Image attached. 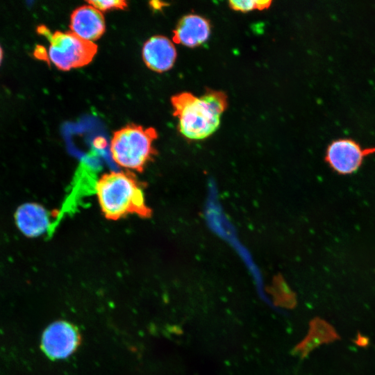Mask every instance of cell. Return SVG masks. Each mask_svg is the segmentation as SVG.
Here are the masks:
<instances>
[{
  "label": "cell",
  "instance_id": "obj_3",
  "mask_svg": "<svg viewBox=\"0 0 375 375\" xmlns=\"http://www.w3.org/2000/svg\"><path fill=\"white\" fill-rule=\"evenodd\" d=\"M154 128L130 124L114 132L110 151L115 162L129 172H142L156 155Z\"/></svg>",
  "mask_w": 375,
  "mask_h": 375
},
{
  "label": "cell",
  "instance_id": "obj_9",
  "mask_svg": "<svg viewBox=\"0 0 375 375\" xmlns=\"http://www.w3.org/2000/svg\"><path fill=\"white\" fill-rule=\"evenodd\" d=\"M50 214L42 206L36 203H26L18 207L15 213V224L27 237H38L51 227Z\"/></svg>",
  "mask_w": 375,
  "mask_h": 375
},
{
  "label": "cell",
  "instance_id": "obj_12",
  "mask_svg": "<svg viewBox=\"0 0 375 375\" xmlns=\"http://www.w3.org/2000/svg\"><path fill=\"white\" fill-rule=\"evenodd\" d=\"M87 3L101 11L102 13L108 10H124L128 7L127 2L123 0H90L87 1Z\"/></svg>",
  "mask_w": 375,
  "mask_h": 375
},
{
  "label": "cell",
  "instance_id": "obj_15",
  "mask_svg": "<svg viewBox=\"0 0 375 375\" xmlns=\"http://www.w3.org/2000/svg\"><path fill=\"white\" fill-rule=\"evenodd\" d=\"M3 49L0 44V65L2 62V60H3Z\"/></svg>",
  "mask_w": 375,
  "mask_h": 375
},
{
  "label": "cell",
  "instance_id": "obj_4",
  "mask_svg": "<svg viewBox=\"0 0 375 375\" xmlns=\"http://www.w3.org/2000/svg\"><path fill=\"white\" fill-rule=\"evenodd\" d=\"M38 34L45 36L49 43V60L59 69L68 71L88 65L97 52L93 42L78 37L72 31L51 33L44 25L37 27Z\"/></svg>",
  "mask_w": 375,
  "mask_h": 375
},
{
  "label": "cell",
  "instance_id": "obj_14",
  "mask_svg": "<svg viewBox=\"0 0 375 375\" xmlns=\"http://www.w3.org/2000/svg\"><path fill=\"white\" fill-rule=\"evenodd\" d=\"M155 3H156V5L155 3H153V1L150 2V4L151 6V7L153 8V9H156V10H158V9H160L162 7L164 6L165 3H162V2H160V1H155Z\"/></svg>",
  "mask_w": 375,
  "mask_h": 375
},
{
  "label": "cell",
  "instance_id": "obj_5",
  "mask_svg": "<svg viewBox=\"0 0 375 375\" xmlns=\"http://www.w3.org/2000/svg\"><path fill=\"white\" fill-rule=\"evenodd\" d=\"M375 153V147H362L351 138H338L331 142L325 153V161L336 173L351 174L358 170L364 159Z\"/></svg>",
  "mask_w": 375,
  "mask_h": 375
},
{
  "label": "cell",
  "instance_id": "obj_13",
  "mask_svg": "<svg viewBox=\"0 0 375 375\" xmlns=\"http://www.w3.org/2000/svg\"><path fill=\"white\" fill-rule=\"evenodd\" d=\"M33 55L38 59L45 61L49 60L46 49L42 46L37 45L34 50Z\"/></svg>",
  "mask_w": 375,
  "mask_h": 375
},
{
  "label": "cell",
  "instance_id": "obj_1",
  "mask_svg": "<svg viewBox=\"0 0 375 375\" xmlns=\"http://www.w3.org/2000/svg\"><path fill=\"white\" fill-rule=\"evenodd\" d=\"M171 103L180 133L192 140L205 139L216 131L228 106L226 94L211 89L200 97L181 92L172 97Z\"/></svg>",
  "mask_w": 375,
  "mask_h": 375
},
{
  "label": "cell",
  "instance_id": "obj_2",
  "mask_svg": "<svg viewBox=\"0 0 375 375\" xmlns=\"http://www.w3.org/2000/svg\"><path fill=\"white\" fill-rule=\"evenodd\" d=\"M95 190L101 210L108 219L117 220L128 215L142 218L151 216L142 184L132 172L103 174L98 179Z\"/></svg>",
  "mask_w": 375,
  "mask_h": 375
},
{
  "label": "cell",
  "instance_id": "obj_7",
  "mask_svg": "<svg viewBox=\"0 0 375 375\" xmlns=\"http://www.w3.org/2000/svg\"><path fill=\"white\" fill-rule=\"evenodd\" d=\"M69 28L72 33L83 40H98L106 30L103 13L91 5L76 8L70 16Z\"/></svg>",
  "mask_w": 375,
  "mask_h": 375
},
{
  "label": "cell",
  "instance_id": "obj_8",
  "mask_svg": "<svg viewBox=\"0 0 375 375\" xmlns=\"http://www.w3.org/2000/svg\"><path fill=\"white\" fill-rule=\"evenodd\" d=\"M142 56L148 68L162 73L173 67L176 58V50L167 37L155 35L144 42Z\"/></svg>",
  "mask_w": 375,
  "mask_h": 375
},
{
  "label": "cell",
  "instance_id": "obj_6",
  "mask_svg": "<svg viewBox=\"0 0 375 375\" xmlns=\"http://www.w3.org/2000/svg\"><path fill=\"white\" fill-rule=\"evenodd\" d=\"M79 342L76 328L71 324L59 321L52 323L44 331L41 347L51 359H62L71 355Z\"/></svg>",
  "mask_w": 375,
  "mask_h": 375
},
{
  "label": "cell",
  "instance_id": "obj_10",
  "mask_svg": "<svg viewBox=\"0 0 375 375\" xmlns=\"http://www.w3.org/2000/svg\"><path fill=\"white\" fill-rule=\"evenodd\" d=\"M210 26L204 17L197 15L183 17L173 31V41L188 47H195L209 38Z\"/></svg>",
  "mask_w": 375,
  "mask_h": 375
},
{
  "label": "cell",
  "instance_id": "obj_11",
  "mask_svg": "<svg viewBox=\"0 0 375 375\" xmlns=\"http://www.w3.org/2000/svg\"><path fill=\"white\" fill-rule=\"evenodd\" d=\"M230 7L236 11L249 12L253 10H264L268 8L271 3V1H230Z\"/></svg>",
  "mask_w": 375,
  "mask_h": 375
}]
</instances>
